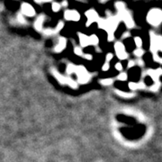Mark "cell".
Here are the masks:
<instances>
[{
  "mask_svg": "<svg viewBox=\"0 0 162 162\" xmlns=\"http://www.w3.org/2000/svg\"><path fill=\"white\" fill-rule=\"evenodd\" d=\"M66 84L69 85L71 88H74V89H77V86H78V84L77 83V81L74 80L71 77H67V82H66Z\"/></svg>",
  "mask_w": 162,
  "mask_h": 162,
  "instance_id": "18",
  "label": "cell"
},
{
  "mask_svg": "<svg viewBox=\"0 0 162 162\" xmlns=\"http://www.w3.org/2000/svg\"><path fill=\"white\" fill-rule=\"evenodd\" d=\"M150 50L152 54L158 53L162 48V38L160 35H157L154 32H150Z\"/></svg>",
  "mask_w": 162,
  "mask_h": 162,
  "instance_id": "2",
  "label": "cell"
},
{
  "mask_svg": "<svg viewBox=\"0 0 162 162\" xmlns=\"http://www.w3.org/2000/svg\"><path fill=\"white\" fill-rule=\"evenodd\" d=\"M79 1H82V0H79Z\"/></svg>",
  "mask_w": 162,
  "mask_h": 162,
  "instance_id": "45",
  "label": "cell"
},
{
  "mask_svg": "<svg viewBox=\"0 0 162 162\" xmlns=\"http://www.w3.org/2000/svg\"><path fill=\"white\" fill-rule=\"evenodd\" d=\"M114 69L117 70V71H123V66L122 64V62H117V63H115L114 65Z\"/></svg>",
  "mask_w": 162,
  "mask_h": 162,
  "instance_id": "33",
  "label": "cell"
},
{
  "mask_svg": "<svg viewBox=\"0 0 162 162\" xmlns=\"http://www.w3.org/2000/svg\"><path fill=\"white\" fill-rule=\"evenodd\" d=\"M21 14L26 17H34L36 15V11L31 4L27 2H23L21 5Z\"/></svg>",
  "mask_w": 162,
  "mask_h": 162,
  "instance_id": "7",
  "label": "cell"
},
{
  "mask_svg": "<svg viewBox=\"0 0 162 162\" xmlns=\"http://www.w3.org/2000/svg\"><path fill=\"white\" fill-rule=\"evenodd\" d=\"M146 20L151 24V26L158 27L160 25L162 22V11L160 8H151V10L148 12Z\"/></svg>",
  "mask_w": 162,
  "mask_h": 162,
  "instance_id": "1",
  "label": "cell"
},
{
  "mask_svg": "<svg viewBox=\"0 0 162 162\" xmlns=\"http://www.w3.org/2000/svg\"><path fill=\"white\" fill-rule=\"evenodd\" d=\"M85 15H86V27H89L92 23H97V22L98 21V19L100 18L98 13H97V11H96V9H94V8H90V9L86 10V13H85Z\"/></svg>",
  "mask_w": 162,
  "mask_h": 162,
  "instance_id": "6",
  "label": "cell"
},
{
  "mask_svg": "<svg viewBox=\"0 0 162 162\" xmlns=\"http://www.w3.org/2000/svg\"><path fill=\"white\" fill-rule=\"evenodd\" d=\"M74 53L77 56H78V57H83V55H84L83 49L80 46H76L75 48H74Z\"/></svg>",
  "mask_w": 162,
  "mask_h": 162,
  "instance_id": "25",
  "label": "cell"
},
{
  "mask_svg": "<svg viewBox=\"0 0 162 162\" xmlns=\"http://www.w3.org/2000/svg\"><path fill=\"white\" fill-rule=\"evenodd\" d=\"M87 73H88V71H87V69H86L85 66H82V65H80V66H77L75 74L77 75V77H81V76L86 75Z\"/></svg>",
  "mask_w": 162,
  "mask_h": 162,
  "instance_id": "15",
  "label": "cell"
},
{
  "mask_svg": "<svg viewBox=\"0 0 162 162\" xmlns=\"http://www.w3.org/2000/svg\"><path fill=\"white\" fill-rule=\"evenodd\" d=\"M145 53V52H144V50L143 49H135L134 51H133V55L135 56V57H137L138 59H141V57L144 55Z\"/></svg>",
  "mask_w": 162,
  "mask_h": 162,
  "instance_id": "22",
  "label": "cell"
},
{
  "mask_svg": "<svg viewBox=\"0 0 162 162\" xmlns=\"http://www.w3.org/2000/svg\"><path fill=\"white\" fill-rule=\"evenodd\" d=\"M114 41V33H107V42L111 43Z\"/></svg>",
  "mask_w": 162,
  "mask_h": 162,
  "instance_id": "37",
  "label": "cell"
},
{
  "mask_svg": "<svg viewBox=\"0 0 162 162\" xmlns=\"http://www.w3.org/2000/svg\"><path fill=\"white\" fill-rule=\"evenodd\" d=\"M57 32H55V30L54 29H52V28H47V29H45L44 31H43V34L45 35V36H52V35H54V34H56Z\"/></svg>",
  "mask_w": 162,
  "mask_h": 162,
  "instance_id": "28",
  "label": "cell"
},
{
  "mask_svg": "<svg viewBox=\"0 0 162 162\" xmlns=\"http://www.w3.org/2000/svg\"><path fill=\"white\" fill-rule=\"evenodd\" d=\"M61 8V6H60V3H58V2H52V10L54 13H58L60 12Z\"/></svg>",
  "mask_w": 162,
  "mask_h": 162,
  "instance_id": "23",
  "label": "cell"
},
{
  "mask_svg": "<svg viewBox=\"0 0 162 162\" xmlns=\"http://www.w3.org/2000/svg\"><path fill=\"white\" fill-rule=\"evenodd\" d=\"M76 68H77V66L75 64H73V63H69L67 65L66 71H67V74L69 75V77L70 75H72V74H75Z\"/></svg>",
  "mask_w": 162,
  "mask_h": 162,
  "instance_id": "19",
  "label": "cell"
},
{
  "mask_svg": "<svg viewBox=\"0 0 162 162\" xmlns=\"http://www.w3.org/2000/svg\"><path fill=\"white\" fill-rule=\"evenodd\" d=\"M37 4H43V3H50L52 2V0H33Z\"/></svg>",
  "mask_w": 162,
  "mask_h": 162,
  "instance_id": "41",
  "label": "cell"
},
{
  "mask_svg": "<svg viewBox=\"0 0 162 162\" xmlns=\"http://www.w3.org/2000/svg\"><path fill=\"white\" fill-rule=\"evenodd\" d=\"M129 37H131V32H124L123 33V35H122V39L123 40H125V39H127Z\"/></svg>",
  "mask_w": 162,
  "mask_h": 162,
  "instance_id": "40",
  "label": "cell"
},
{
  "mask_svg": "<svg viewBox=\"0 0 162 162\" xmlns=\"http://www.w3.org/2000/svg\"><path fill=\"white\" fill-rule=\"evenodd\" d=\"M63 28H64V22L60 21L57 23V25H56V27L54 28V30H55V32L58 33L59 32H60Z\"/></svg>",
  "mask_w": 162,
  "mask_h": 162,
  "instance_id": "27",
  "label": "cell"
},
{
  "mask_svg": "<svg viewBox=\"0 0 162 162\" xmlns=\"http://www.w3.org/2000/svg\"><path fill=\"white\" fill-rule=\"evenodd\" d=\"M128 87H129L131 90H132V91L138 90V85H137L136 82H132V81L129 82V83H128Z\"/></svg>",
  "mask_w": 162,
  "mask_h": 162,
  "instance_id": "29",
  "label": "cell"
},
{
  "mask_svg": "<svg viewBox=\"0 0 162 162\" xmlns=\"http://www.w3.org/2000/svg\"><path fill=\"white\" fill-rule=\"evenodd\" d=\"M114 52L120 60H125L129 58V53L126 52L125 45L123 44V43L120 41L116 42L114 45Z\"/></svg>",
  "mask_w": 162,
  "mask_h": 162,
  "instance_id": "5",
  "label": "cell"
},
{
  "mask_svg": "<svg viewBox=\"0 0 162 162\" xmlns=\"http://www.w3.org/2000/svg\"><path fill=\"white\" fill-rule=\"evenodd\" d=\"M116 16L119 18L120 22H123L124 24L126 25L127 28L131 29L135 26V23L132 19L131 14L130 13V11L127 8H124L123 10L118 11Z\"/></svg>",
  "mask_w": 162,
  "mask_h": 162,
  "instance_id": "3",
  "label": "cell"
},
{
  "mask_svg": "<svg viewBox=\"0 0 162 162\" xmlns=\"http://www.w3.org/2000/svg\"><path fill=\"white\" fill-rule=\"evenodd\" d=\"M16 20H17V22H18L19 23H21V24H26V23H27L26 19L24 18V16L22 15L21 13L18 14V15H16Z\"/></svg>",
  "mask_w": 162,
  "mask_h": 162,
  "instance_id": "26",
  "label": "cell"
},
{
  "mask_svg": "<svg viewBox=\"0 0 162 162\" xmlns=\"http://www.w3.org/2000/svg\"><path fill=\"white\" fill-rule=\"evenodd\" d=\"M115 93L118 95L119 97H123V98H131V97H135L134 93H128V92H123L118 89H115Z\"/></svg>",
  "mask_w": 162,
  "mask_h": 162,
  "instance_id": "16",
  "label": "cell"
},
{
  "mask_svg": "<svg viewBox=\"0 0 162 162\" xmlns=\"http://www.w3.org/2000/svg\"><path fill=\"white\" fill-rule=\"evenodd\" d=\"M83 58L86 59V60H93V55L89 53H84Z\"/></svg>",
  "mask_w": 162,
  "mask_h": 162,
  "instance_id": "39",
  "label": "cell"
},
{
  "mask_svg": "<svg viewBox=\"0 0 162 162\" xmlns=\"http://www.w3.org/2000/svg\"><path fill=\"white\" fill-rule=\"evenodd\" d=\"M117 79L119 81H126L128 79V74L126 72H121L119 73V75L117 76Z\"/></svg>",
  "mask_w": 162,
  "mask_h": 162,
  "instance_id": "24",
  "label": "cell"
},
{
  "mask_svg": "<svg viewBox=\"0 0 162 162\" xmlns=\"http://www.w3.org/2000/svg\"><path fill=\"white\" fill-rule=\"evenodd\" d=\"M135 66V60H128V63H127V68L128 69H131Z\"/></svg>",
  "mask_w": 162,
  "mask_h": 162,
  "instance_id": "38",
  "label": "cell"
},
{
  "mask_svg": "<svg viewBox=\"0 0 162 162\" xmlns=\"http://www.w3.org/2000/svg\"><path fill=\"white\" fill-rule=\"evenodd\" d=\"M119 23H120V20L116 15H108V16L106 18L105 31L107 33H114L118 28Z\"/></svg>",
  "mask_w": 162,
  "mask_h": 162,
  "instance_id": "4",
  "label": "cell"
},
{
  "mask_svg": "<svg viewBox=\"0 0 162 162\" xmlns=\"http://www.w3.org/2000/svg\"><path fill=\"white\" fill-rule=\"evenodd\" d=\"M81 18L80 14L76 9H66L64 12V19L67 21L78 22Z\"/></svg>",
  "mask_w": 162,
  "mask_h": 162,
  "instance_id": "8",
  "label": "cell"
},
{
  "mask_svg": "<svg viewBox=\"0 0 162 162\" xmlns=\"http://www.w3.org/2000/svg\"><path fill=\"white\" fill-rule=\"evenodd\" d=\"M66 47H67V39L63 36L59 37L57 44L54 47V52L56 53H60L66 49Z\"/></svg>",
  "mask_w": 162,
  "mask_h": 162,
  "instance_id": "9",
  "label": "cell"
},
{
  "mask_svg": "<svg viewBox=\"0 0 162 162\" xmlns=\"http://www.w3.org/2000/svg\"><path fill=\"white\" fill-rule=\"evenodd\" d=\"M89 43L92 46H98L99 44V38L97 34H91L89 36Z\"/></svg>",
  "mask_w": 162,
  "mask_h": 162,
  "instance_id": "17",
  "label": "cell"
},
{
  "mask_svg": "<svg viewBox=\"0 0 162 162\" xmlns=\"http://www.w3.org/2000/svg\"><path fill=\"white\" fill-rule=\"evenodd\" d=\"M78 35V39H79V43H80V47L82 48H86L90 46V43H89V36L86 35L83 32H78L77 33Z\"/></svg>",
  "mask_w": 162,
  "mask_h": 162,
  "instance_id": "11",
  "label": "cell"
},
{
  "mask_svg": "<svg viewBox=\"0 0 162 162\" xmlns=\"http://www.w3.org/2000/svg\"><path fill=\"white\" fill-rule=\"evenodd\" d=\"M133 41H134V44L137 47V49H142L143 42H142V39L140 38V36H135L133 38Z\"/></svg>",
  "mask_w": 162,
  "mask_h": 162,
  "instance_id": "20",
  "label": "cell"
},
{
  "mask_svg": "<svg viewBox=\"0 0 162 162\" xmlns=\"http://www.w3.org/2000/svg\"><path fill=\"white\" fill-rule=\"evenodd\" d=\"M146 74L147 76H149L150 77H151V79L153 80V82L154 83H156V82H159L160 81V77L157 75V73H156V71H155V69H147L146 70Z\"/></svg>",
  "mask_w": 162,
  "mask_h": 162,
  "instance_id": "14",
  "label": "cell"
},
{
  "mask_svg": "<svg viewBox=\"0 0 162 162\" xmlns=\"http://www.w3.org/2000/svg\"><path fill=\"white\" fill-rule=\"evenodd\" d=\"M90 79H91V75L89 73H87L86 75L78 77L77 83V84H81V85H86V84H87L90 81Z\"/></svg>",
  "mask_w": 162,
  "mask_h": 162,
  "instance_id": "13",
  "label": "cell"
},
{
  "mask_svg": "<svg viewBox=\"0 0 162 162\" xmlns=\"http://www.w3.org/2000/svg\"><path fill=\"white\" fill-rule=\"evenodd\" d=\"M60 6H61V7H62V6H64V7H67V6H68V2H67L66 0L62 1V2H61V4H60Z\"/></svg>",
  "mask_w": 162,
  "mask_h": 162,
  "instance_id": "43",
  "label": "cell"
},
{
  "mask_svg": "<svg viewBox=\"0 0 162 162\" xmlns=\"http://www.w3.org/2000/svg\"><path fill=\"white\" fill-rule=\"evenodd\" d=\"M44 21H45V15H39V16L36 18V20L34 21V23H33L34 29H35L36 31H38V32H42V31H43Z\"/></svg>",
  "mask_w": 162,
  "mask_h": 162,
  "instance_id": "10",
  "label": "cell"
},
{
  "mask_svg": "<svg viewBox=\"0 0 162 162\" xmlns=\"http://www.w3.org/2000/svg\"><path fill=\"white\" fill-rule=\"evenodd\" d=\"M52 73L54 76V77L61 84V85H66V82H67V77L61 75L57 69H52Z\"/></svg>",
  "mask_w": 162,
  "mask_h": 162,
  "instance_id": "12",
  "label": "cell"
},
{
  "mask_svg": "<svg viewBox=\"0 0 162 162\" xmlns=\"http://www.w3.org/2000/svg\"><path fill=\"white\" fill-rule=\"evenodd\" d=\"M99 83L102 86H111L114 83V79L113 78H103L99 81Z\"/></svg>",
  "mask_w": 162,
  "mask_h": 162,
  "instance_id": "21",
  "label": "cell"
},
{
  "mask_svg": "<svg viewBox=\"0 0 162 162\" xmlns=\"http://www.w3.org/2000/svg\"><path fill=\"white\" fill-rule=\"evenodd\" d=\"M137 85H138V90L139 89H145L147 86L144 81H140V82H137Z\"/></svg>",
  "mask_w": 162,
  "mask_h": 162,
  "instance_id": "36",
  "label": "cell"
},
{
  "mask_svg": "<svg viewBox=\"0 0 162 162\" xmlns=\"http://www.w3.org/2000/svg\"><path fill=\"white\" fill-rule=\"evenodd\" d=\"M155 71H156V73H157V75L159 76V77H160L161 76V68H158L157 69H155Z\"/></svg>",
  "mask_w": 162,
  "mask_h": 162,
  "instance_id": "42",
  "label": "cell"
},
{
  "mask_svg": "<svg viewBox=\"0 0 162 162\" xmlns=\"http://www.w3.org/2000/svg\"><path fill=\"white\" fill-rule=\"evenodd\" d=\"M160 81L154 83V84H153V86H151V88H150V89H151V91H153V92H156V91H158V90L160 89Z\"/></svg>",
  "mask_w": 162,
  "mask_h": 162,
  "instance_id": "30",
  "label": "cell"
},
{
  "mask_svg": "<svg viewBox=\"0 0 162 162\" xmlns=\"http://www.w3.org/2000/svg\"><path fill=\"white\" fill-rule=\"evenodd\" d=\"M113 59H114V53L108 52V53L106 55V62H108V63H109Z\"/></svg>",
  "mask_w": 162,
  "mask_h": 162,
  "instance_id": "31",
  "label": "cell"
},
{
  "mask_svg": "<svg viewBox=\"0 0 162 162\" xmlns=\"http://www.w3.org/2000/svg\"><path fill=\"white\" fill-rule=\"evenodd\" d=\"M107 1H110V0H100V3H106Z\"/></svg>",
  "mask_w": 162,
  "mask_h": 162,
  "instance_id": "44",
  "label": "cell"
},
{
  "mask_svg": "<svg viewBox=\"0 0 162 162\" xmlns=\"http://www.w3.org/2000/svg\"><path fill=\"white\" fill-rule=\"evenodd\" d=\"M110 69V63H108V62H105L103 66H102V70L103 71H105V72H106Z\"/></svg>",
  "mask_w": 162,
  "mask_h": 162,
  "instance_id": "35",
  "label": "cell"
},
{
  "mask_svg": "<svg viewBox=\"0 0 162 162\" xmlns=\"http://www.w3.org/2000/svg\"><path fill=\"white\" fill-rule=\"evenodd\" d=\"M135 65H138L140 68H143L145 66V63H144V60L142 59H138L135 60Z\"/></svg>",
  "mask_w": 162,
  "mask_h": 162,
  "instance_id": "34",
  "label": "cell"
},
{
  "mask_svg": "<svg viewBox=\"0 0 162 162\" xmlns=\"http://www.w3.org/2000/svg\"><path fill=\"white\" fill-rule=\"evenodd\" d=\"M153 60H154V61H156L158 63H161V57L160 56V54H153Z\"/></svg>",
  "mask_w": 162,
  "mask_h": 162,
  "instance_id": "32",
  "label": "cell"
}]
</instances>
